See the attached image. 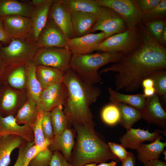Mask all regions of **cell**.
I'll return each mask as SVG.
<instances>
[{
    "mask_svg": "<svg viewBox=\"0 0 166 166\" xmlns=\"http://www.w3.org/2000/svg\"><path fill=\"white\" fill-rule=\"evenodd\" d=\"M138 31L140 40L138 47L120 61L99 72L117 73L115 82L117 91H135L152 73L166 69V47L150 35L143 23L138 24Z\"/></svg>",
    "mask_w": 166,
    "mask_h": 166,
    "instance_id": "6da1fadb",
    "label": "cell"
},
{
    "mask_svg": "<svg viewBox=\"0 0 166 166\" xmlns=\"http://www.w3.org/2000/svg\"><path fill=\"white\" fill-rule=\"evenodd\" d=\"M63 82L68 92L63 110L70 124L76 123L94 127L90 106L101 94L100 88L84 82L70 68L65 72Z\"/></svg>",
    "mask_w": 166,
    "mask_h": 166,
    "instance_id": "7a4b0ae2",
    "label": "cell"
},
{
    "mask_svg": "<svg viewBox=\"0 0 166 166\" xmlns=\"http://www.w3.org/2000/svg\"><path fill=\"white\" fill-rule=\"evenodd\" d=\"M77 134L73 152L68 162L73 166L105 162L109 160H119L112 152L103 136L94 127L76 123L72 124Z\"/></svg>",
    "mask_w": 166,
    "mask_h": 166,
    "instance_id": "3957f363",
    "label": "cell"
},
{
    "mask_svg": "<svg viewBox=\"0 0 166 166\" xmlns=\"http://www.w3.org/2000/svg\"><path fill=\"white\" fill-rule=\"evenodd\" d=\"M126 56L122 53L114 52L72 54L70 68L84 82L94 85L101 81L98 72L100 67L110 62L117 63Z\"/></svg>",
    "mask_w": 166,
    "mask_h": 166,
    "instance_id": "277c9868",
    "label": "cell"
},
{
    "mask_svg": "<svg viewBox=\"0 0 166 166\" xmlns=\"http://www.w3.org/2000/svg\"><path fill=\"white\" fill-rule=\"evenodd\" d=\"M38 49L26 40L12 38L8 45H0V56L6 66L25 64L32 60Z\"/></svg>",
    "mask_w": 166,
    "mask_h": 166,
    "instance_id": "5b68a950",
    "label": "cell"
},
{
    "mask_svg": "<svg viewBox=\"0 0 166 166\" xmlns=\"http://www.w3.org/2000/svg\"><path fill=\"white\" fill-rule=\"evenodd\" d=\"M140 43L137 27L134 30L128 29L105 39L98 45L96 51L119 52L127 56L135 50Z\"/></svg>",
    "mask_w": 166,
    "mask_h": 166,
    "instance_id": "8992f818",
    "label": "cell"
},
{
    "mask_svg": "<svg viewBox=\"0 0 166 166\" xmlns=\"http://www.w3.org/2000/svg\"><path fill=\"white\" fill-rule=\"evenodd\" d=\"M72 55L66 47H43L39 48L32 61L36 66L51 67L65 73L70 68Z\"/></svg>",
    "mask_w": 166,
    "mask_h": 166,
    "instance_id": "52a82bcc",
    "label": "cell"
},
{
    "mask_svg": "<svg viewBox=\"0 0 166 166\" xmlns=\"http://www.w3.org/2000/svg\"><path fill=\"white\" fill-rule=\"evenodd\" d=\"M101 6L108 7L118 13L124 19L128 29L134 30L141 22V11L137 0H95Z\"/></svg>",
    "mask_w": 166,
    "mask_h": 166,
    "instance_id": "ba28073f",
    "label": "cell"
},
{
    "mask_svg": "<svg viewBox=\"0 0 166 166\" xmlns=\"http://www.w3.org/2000/svg\"><path fill=\"white\" fill-rule=\"evenodd\" d=\"M127 30L126 23L118 13L110 8L101 6L91 32L101 31L105 34L106 39Z\"/></svg>",
    "mask_w": 166,
    "mask_h": 166,
    "instance_id": "9c48e42d",
    "label": "cell"
},
{
    "mask_svg": "<svg viewBox=\"0 0 166 166\" xmlns=\"http://www.w3.org/2000/svg\"><path fill=\"white\" fill-rule=\"evenodd\" d=\"M28 97L26 89L17 90L2 84L0 88V114L15 116Z\"/></svg>",
    "mask_w": 166,
    "mask_h": 166,
    "instance_id": "30bf717a",
    "label": "cell"
},
{
    "mask_svg": "<svg viewBox=\"0 0 166 166\" xmlns=\"http://www.w3.org/2000/svg\"><path fill=\"white\" fill-rule=\"evenodd\" d=\"M68 95L63 82L52 85L43 90L38 103L39 108L42 111H51L56 107L63 108Z\"/></svg>",
    "mask_w": 166,
    "mask_h": 166,
    "instance_id": "8fae6325",
    "label": "cell"
},
{
    "mask_svg": "<svg viewBox=\"0 0 166 166\" xmlns=\"http://www.w3.org/2000/svg\"><path fill=\"white\" fill-rule=\"evenodd\" d=\"M61 29L48 18L35 43L38 48L46 47H66L69 40Z\"/></svg>",
    "mask_w": 166,
    "mask_h": 166,
    "instance_id": "7c38bea8",
    "label": "cell"
},
{
    "mask_svg": "<svg viewBox=\"0 0 166 166\" xmlns=\"http://www.w3.org/2000/svg\"><path fill=\"white\" fill-rule=\"evenodd\" d=\"M105 39V34L103 32L90 33L70 39L66 48L72 54H89L96 51L98 45Z\"/></svg>",
    "mask_w": 166,
    "mask_h": 166,
    "instance_id": "4fadbf2b",
    "label": "cell"
},
{
    "mask_svg": "<svg viewBox=\"0 0 166 166\" xmlns=\"http://www.w3.org/2000/svg\"><path fill=\"white\" fill-rule=\"evenodd\" d=\"M4 29L11 39L26 40L31 29L30 18L18 15H10L3 18Z\"/></svg>",
    "mask_w": 166,
    "mask_h": 166,
    "instance_id": "5bb4252c",
    "label": "cell"
},
{
    "mask_svg": "<svg viewBox=\"0 0 166 166\" xmlns=\"http://www.w3.org/2000/svg\"><path fill=\"white\" fill-rule=\"evenodd\" d=\"M48 18L53 21L70 39L73 32L70 13L62 0H54L50 7Z\"/></svg>",
    "mask_w": 166,
    "mask_h": 166,
    "instance_id": "9a60e30c",
    "label": "cell"
},
{
    "mask_svg": "<svg viewBox=\"0 0 166 166\" xmlns=\"http://www.w3.org/2000/svg\"><path fill=\"white\" fill-rule=\"evenodd\" d=\"M163 134L166 136V132L163 130H155L150 132L147 130L135 129L132 127L127 130V132L119 139L121 145L124 148L136 149L140 144L147 141L151 143L158 137H162Z\"/></svg>",
    "mask_w": 166,
    "mask_h": 166,
    "instance_id": "2e32d148",
    "label": "cell"
},
{
    "mask_svg": "<svg viewBox=\"0 0 166 166\" xmlns=\"http://www.w3.org/2000/svg\"><path fill=\"white\" fill-rule=\"evenodd\" d=\"M10 135L18 136L27 142H34L31 127L18 124L13 115L3 116L0 114V136Z\"/></svg>",
    "mask_w": 166,
    "mask_h": 166,
    "instance_id": "e0dca14e",
    "label": "cell"
},
{
    "mask_svg": "<svg viewBox=\"0 0 166 166\" xmlns=\"http://www.w3.org/2000/svg\"><path fill=\"white\" fill-rule=\"evenodd\" d=\"M142 112L143 119L147 122L162 128L166 132V112L161 105L158 95L155 94L147 97L145 109Z\"/></svg>",
    "mask_w": 166,
    "mask_h": 166,
    "instance_id": "ac0fdd59",
    "label": "cell"
},
{
    "mask_svg": "<svg viewBox=\"0 0 166 166\" xmlns=\"http://www.w3.org/2000/svg\"><path fill=\"white\" fill-rule=\"evenodd\" d=\"M54 0H48L43 4L35 7L30 18L32 22L31 31L26 40L35 45L38 36L45 26L48 19L49 11Z\"/></svg>",
    "mask_w": 166,
    "mask_h": 166,
    "instance_id": "d6986e66",
    "label": "cell"
},
{
    "mask_svg": "<svg viewBox=\"0 0 166 166\" xmlns=\"http://www.w3.org/2000/svg\"><path fill=\"white\" fill-rule=\"evenodd\" d=\"M26 64L6 66L0 80L2 83L16 89H26Z\"/></svg>",
    "mask_w": 166,
    "mask_h": 166,
    "instance_id": "ffe728a7",
    "label": "cell"
},
{
    "mask_svg": "<svg viewBox=\"0 0 166 166\" xmlns=\"http://www.w3.org/2000/svg\"><path fill=\"white\" fill-rule=\"evenodd\" d=\"M71 17L74 37L86 35L91 32L97 21V14L81 12H70Z\"/></svg>",
    "mask_w": 166,
    "mask_h": 166,
    "instance_id": "44dd1931",
    "label": "cell"
},
{
    "mask_svg": "<svg viewBox=\"0 0 166 166\" xmlns=\"http://www.w3.org/2000/svg\"><path fill=\"white\" fill-rule=\"evenodd\" d=\"M34 8L26 2L16 0H0V17L18 15L30 18Z\"/></svg>",
    "mask_w": 166,
    "mask_h": 166,
    "instance_id": "7402d4cb",
    "label": "cell"
},
{
    "mask_svg": "<svg viewBox=\"0 0 166 166\" xmlns=\"http://www.w3.org/2000/svg\"><path fill=\"white\" fill-rule=\"evenodd\" d=\"M26 141L17 135L0 136V166H8L12 152L19 148Z\"/></svg>",
    "mask_w": 166,
    "mask_h": 166,
    "instance_id": "603a6c76",
    "label": "cell"
},
{
    "mask_svg": "<svg viewBox=\"0 0 166 166\" xmlns=\"http://www.w3.org/2000/svg\"><path fill=\"white\" fill-rule=\"evenodd\" d=\"M74 144L73 132L67 128L61 135L54 137L49 147L52 152L55 151L61 152L64 157L69 161Z\"/></svg>",
    "mask_w": 166,
    "mask_h": 166,
    "instance_id": "cb8c5ba5",
    "label": "cell"
},
{
    "mask_svg": "<svg viewBox=\"0 0 166 166\" xmlns=\"http://www.w3.org/2000/svg\"><path fill=\"white\" fill-rule=\"evenodd\" d=\"M35 73L43 90L62 82L65 73L57 68L43 65L36 66Z\"/></svg>",
    "mask_w": 166,
    "mask_h": 166,
    "instance_id": "d4e9b609",
    "label": "cell"
},
{
    "mask_svg": "<svg viewBox=\"0 0 166 166\" xmlns=\"http://www.w3.org/2000/svg\"><path fill=\"white\" fill-rule=\"evenodd\" d=\"M163 139V136L159 137L150 144L143 143L139 145L136 149L138 161L143 164L148 160L160 157V154L166 147V142L160 141Z\"/></svg>",
    "mask_w": 166,
    "mask_h": 166,
    "instance_id": "484cf974",
    "label": "cell"
},
{
    "mask_svg": "<svg viewBox=\"0 0 166 166\" xmlns=\"http://www.w3.org/2000/svg\"><path fill=\"white\" fill-rule=\"evenodd\" d=\"M39 111L37 103L28 96L26 101L14 116L17 123L32 127Z\"/></svg>",
    "mask_w": 166,
    "mask_h": 166,
    "instance_id": "4316f807",
    "label": "cell"
},
{
    "mask_svg": "<svg viewBox=\"0 0 166 166\" xmlns=\"http://www.w3.org/2000/svg\"><path fill=\"white\" fill-rule=\"evenodd\" d=\"M109 98L114 104L123 103L133 107L141 112L145 108L147 97L143 93L129 95L122 93L111 88L108 89Z\"/></svg>",
    "mask_w": 166,
    "mask_h": 166,
    "instance_id": "83f0119b",
    "label": "cell"
},
{
    "mask_svg": "<svg viewBox=\"0 0 166 166\" xmlns=\"http://www.w3.org/2000/svg\"><path fill=\"white\" fill-rule=\"evenodd\" d=\"M36 68L32 60L26 64V87L28 96L38 103L43 89L36 75Z\"/></svg>",
    "mask_w": 166,
    "mask_h": 166,
    "instance_id": "f1b7e54d",
    "label": "cell"
},
{
    "mask_svg": "<svg viewBox=\"0 0 166 166\" xmlns=\"http://www.w3.org/2000/svg\"><path fill=\"white\" fill-rule=\"evenodd\" d=\"M116 104L120 113L118 123L126 130L132 128V125L139 120L143 119L142 112L137 109L123 103Z\"/></svg>",
    "mask_w": 166,
    "mask_h": 166,
    "instance_id": "f546056e",
    "label": "cell"
},
{
    "mask_svg": "<svg viewBox=\"0 0 166 166\" xmlns=\"http://www.w3.org/2000/svg\"><path fill=\"white\" fill-rule=\"evenodd\" d=\"M69 12H81L98 15L101 6L95 0H62Z\"/></svg>",
    "mask_w": 166,
    "mask_h": 166,
    "instance_id": "4dcf8cb0",
    "label": "cell"
},
{
    "mask_svg": "<svg viewBox=\"0 0 166 166\" xmlns=\"http://www.w3.org/2000/svg\"><path fill=\"white\" fill-rule=\"evenodd\" d=\"M63 108L57 107L50 111L51 121L54 136L62 134L70 125Z\"/></svg>",
    "mask_w": 166,
    "mask_h": 166,
    "instance_id": "1f68e13d",
    "label": "cell"
},
{
    "mask_svg": "<svg viewBox=\"0 0 166 166\" xmlns=\"http://www.w3.org/2000/svg\"><path fill=\"white\" fill-rule=\"evenodd\" d=\"M166 15V0H161L155 7L141 12V22L144 23L157 19H164Z\"/></svg>",
    "mask_w": 166,
    "mask_h": 166,
    "instance_id": "d6a6232c",
    "label": "cell"
},
{
    "mask_svg": "<svg viewBox=\"0 0 166 166\" xmlns=\"http://www.w3.org/2000/svg\"><path fill=\"white\" fill-rule=\"evenodd\" d=\"M43 111L39 109L37 119L33 124L32 128L34 136L35 144L43 149L49 147L52 140L45 139L42 127V121Z\"/></svg>",
    "mask_w": 166,
    "mask_h": 166,
    "instance_id": "836d02e7",
    "label": "cell"
},
{
    "mask_svg": "<svg viewBox=\"0 0 166 166\" xmlns=\"http://www.w3.org/2000/svg\"><path fill=\"white\" fill-rule=\"evenodd\" d=\"M120 116L117 105L112 103L106 106L102 109L101 113L103 121L109 125H113L118 123Z\"/></svg>",
    "mask_w": 166,
    "mask_h": 166,
    "instance_id": "e575fe53",
    "label": "cell"
},
{
    "mask_svg": "<svg viewBox=\"0 0 166 166\" xmlns=\"http://www.w3.org/2000/svg\"><path fill=\"white\" fill-rule=\"evenodd\" d=\"M149 77L152 78L154 81L156 94L166 99V69L156 71L152 73Z\"/></svg>",
    "mask_w": 166,
    "mask_h": 166,
    "instance_id": "d590c367",
    "label": "cell"
},
{
    "mask_svg": "<svg viewBox=\"0 0 166 166\" xmlns=\"http://www.w3.org/2000/svg\"><path fill=\"white\" fill-rule=\"evenodd\" d=\"M143 24L150 35L159 42L166 25L165 19H157Z\"/></svg>",
    "mask_w": 166,
    "mask_h": 166,
    "instance_id": "8d00e7d4",
    "label": "cell"
},
{
    "mask_svg": "<svg viewBox=\"0 0 166 166\" xmlns=\"http://www.w3.org/2000/svg\"><path fill=\"white\" fill-rule=\"evenodd\" d=\"M53 153L49 147L41 151L30 161L28 166H50Z\"/></svg>",
    "mask_w": 166,
    "mask_h": 166,
    "instance_id": "74e56055",
    "label": "cell"
},
{
    "mask_svg": "<svg viewBox=\"0 0 166 166\" xmlns=\"http://www.w3.org/2000/svg\"><path fill=\"white\" fill-rule=\"evenodd\" d=\"M42 127L45 139L52 140L54 136L51 121L50 111H43Z\"/></svg>",
    "mask_w": 166,
    "mask_h": 166,
    "instance_id": "f35d334b",
    "label": "cell"
},
{
    "mask_svg": "<svg viewBox=\"0 0 166 166\" xmlns=\"http://www.w3.org/2000/svg\"><path fill=\"white\" fill-rule=\"evenodd\" d=\"M107 144L112 153L120 161L122 162L126 158L128 152L122 145L111 142H109Z\"/></svg>",
    "mask_w": 166,
    "mask_h": 166,
    "instance_id": "ab89813d",
    "label": "cell"
},
{
    "mask_svg": "<svg viewBox=\"0 0 166 166\" xmlns=\"http://www.w3.org/2000/svg\"><path fill=\"white\" fill-rule=\"evenodd\" d=\"M53 152L50 166H73L59 152L55 151Z\"/></svg>",
    "mask_w": 166,
    "mask_h": 166,
    "instance_id": "60d3db41",
    "label": "cell"
},
{
    "mask_svg": "<svg viewBox=\"0 0 166 166\" xmlns=\"http://www.w3.org/2000/svg\"><path fill=\"white\" fill-rule=\"evenodd\" d=\"M34 144H35L34 142H30L26 141L18 148V157L13 166H24L23 160L24 155L29 148Z\"/></svg>",
    "mask_w": 166,
    "mask_h": 166,
    "instance_id": "b9f144b4",
    "label": "cell"
},
{
    "mask_svg": "<svg viewBox=\"0 0 166 166\" xmlns=\"http://www.w3.org/2000/svg\"><path fill=\"white\" fill-rule=\"evenodd\" d=\"M43 150L44 149L39 147L35 144L29 148L24 155L23 160L24 166H28L30 161L40 152Z\"/></svg>",
    "mask_w": 166,
    "mask_h": 166,
    "instance_id": "7bdbcfd3",
    "label": "cell"
},
{
    "mask_svg": "<svg viewBox=\"0 0 166 166\" xmlns=\"http://www.w3.org/2000/svg\"><path fill=\"white\" fill-rule=\"evenodd\" d=\"M161 0H137L138 7L141 12L149 10L157 6Z\"/></svg>",
    "mask_w": 166,
    "mask_h": 166,
    "instance_id": "ee69618b",
    "label": "cell"
},
{
    "mask_svg": "<svg viewBox=\"0 0 166 166\" xmlns=\"http://www.w3.org/2000/svg\"><path fill=\"white\" fill-rule=\"evenodd\" d=\"M11 40L4 29L3 18L0 17V42L6 43L10 42Z\"/></svg>",
    "mask_w": 166,
    "mask_h": 166,
    "instance_id": "f6af8a7d",
    "label": "cell"
},
{
    "mask_svg": "<svg viewBox=\"0 0 166 166\" xmlns=\"http://www.w3.org/2000/svg\"><path fill=\"white\" fill-rule=\"evenodd\" d=\"M136 158L132 153L128 152L126 158L122 161L121 166H135Z\"/></svg>",
    "mask_w": 166,
    "mask_h": 166,
    "instance_id": "bcb514c9",
    "label": "cell"
},
{
    "mask_svg": "<svg viewBox=\"0 0 166 166\" xmlns=\"http://www.w3.org/2000/svg\"><path fill=\"white\" fill-rule=\"evenodd\" d=\"M144 166H166V162L162 161L158 159L148 160L143 163Z\"/></svg>",
    "mask_w": 166,
    "mask_h": 166,
    "instance_id": "7dc6e473",
    "label": "cell"
},
{
    "mask_svg": "<svg viewBox=\"0 0 166 166\" xmlns=\"http://www.w3.org/2000/svg\"><path fill=\"white\" fill-rule=\"evenodd\" d=\"M141 85L144 89L154 87V82L152 78H147L143 80Z\"/></svg>",
    "mask_w": 166,
    "mask_h": 166,
    "instance_id": "c3c4849f",
    "label": "cell"
},
{
    "mask_svg": "<svg viewBox=\"0 0 166 166\" xmlns=\"http://www.w3.org/2000/svg\"><path fill=\"white\" fill-rule=\"evenodd\" d=\"M143 92V94L146 97L152 96L156 94V89L154 87L144 88Z\"/></svg>",
    "mask_w": 166,
    "mask_h": 166,
    "instance_id": "681fc988",
    "label": "cell"
},
{
    "mask_svg": "<svg viewBox=\"0 0 166 166\" xmlns=\"http://www.w3.org/2000/svg\"><path fill=\"white\" fill-rule=\"evenodd\" d=\"M48 0H32L29 2L34 7L41 6L46 3Z\"/></svg>",
    "mask_w": 166,
    "mask_h": 166,
    "instance_id": "f907efd6",
    "label": "cell"
},
{
    "mask_svg": "<svg viewBox=\"0 0 166 166\" xmlns=\"http://www.w3.org/2000/svg\"><path fill=\"white\" fill-rule=\"evenodd\" d=\"M159 43L164 46L166 44V25L165 26Z\"/></svg>",
    "mask_w": 166,
    "mask_h": 166,
    "instance_id": "816d5d0a",
    "label": "cell"
},
{
    "mask_svg": "<svg viewBox=\"0 0 166 166\" xmlns=\"http://www.w3.org/2000/svg\"><path fill=\"white\" fill-rule=\"evenodd\" d=\"M6 67L5 64L0 56V81Z\"/></svg>",
    "mask_w": 166,
    "mask_h": 166,
    "instance_id": "f5cc1de1",
    "label": "cell"
},
{
    "mask_svg": "<svg viewBox=\"0 0 166 166\" xmlns=\"http://www.w3.org/2000/svg\"><path fill=\"white\" fill-rule=\"evenodd\" d=\"M117 162L114 160H112L108 163L103 162L96 166H116Z\"/></svg>",
    "mask_w": 166,
    "mask_h": 166,
    "instance_id": "db71d44e",
    "label": "cell"
},
{
    "mask_svg": "<svg viewBox=\"0 0 166 166\" xmlns=\"http://www.w3.org/2000/svg\"><path fill=\"white\" fill-rule=\"evenodd\" d=\"M97 164L95 163H92L87 164L83 166H96Z\"/></svg>",
    "mask_w": 166,
    "mask_h": 166,
    "instance_id": "11a10c76",
    "label": "cell"
},
{
    "mask_svg": "<svg viewBox=\"0 0 166 166\" xmlns=\"http://www.w3.org/2000/svg\"><path fill=\"white\" fill-rule=\"evenodd\" d=\"M162 154H164V159L166 160V151L164 150L162 152Z\"/></svg>",
    "mask_w": 166,
    "mask_h": 166,
    "instance_id": "9f6ffc18",
    "label": "cell"
},
{
    "mask_svg": "<svg viewBox=\"0 0 166 166\" xmlns=\"http://www.w3.org/2000/svg\"><path fill=\"white\" fill-rule=\"evenodd\" d=\"M2 82L1 81H0V87H1V86L2 85Z\"/></svg>",
    "mask_w": 166,
    "mask_h": 166,
    "instance_id": "6f0895ef",
    "label": "cell"
}]
</instances>
